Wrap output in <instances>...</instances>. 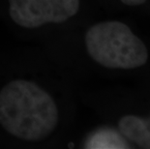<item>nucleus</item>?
<instances>
[{
    "instance_id": "1",
    "label": "nucleus",
    "mask_w": 150,
    "mask_h": 149,
    "mask_svg": "<svg viewBox=\"0 0 150 149\" xmlns=\"http://www.w3.org/2000/svg\"><path fill=\"white\" fill-rule=\"evenodd\" d=\"M71 81L40 46L0 49V147L69 145Z\"/></svg>"
},
{
    "instance_id": "2",
    "label": "nucleus",
    "mask_w": 150,
    "mask_h": 149,
    "mask_svg": "<svg viewBox=\"0 0 150 149\" xmlns=\"http://www.w3.org/2000/svg\"><path fill=\"white\" fill-rule=\"evenodd\" d=\"M84 0H0V23L15 39L39 45L74 29Z\"/></svg>"
},
{
    "instance_id": "3",
    "label": "nucleus",
    "mask_w": 150,
    "mask_h": 149,
    "mask_svg": "<svg viewBox=\"0 0 150 149\" xmlns=\"http://www.w3.org/2000/svg\"><path fill=\"white\" fill-rule=\"evenodd\" d=\"M81 41L85 55L101 68L127 71L148 61L145 44L123 21L107 20L89 25Z\"/></svg>"
},
{
    "instance_id": "4",
    "label": "nucleus",
    "mask_w": 150,
    "mask_h": 149,
    "mask_svg": "<svg viewBox=\"0 0 150 149\" xmlns=\"http://www.w3.org/2000/svg\"><path fill=\"white\" fill-rule=\"evenodd\" d=\"M117 131L128 141L140 148L150 149V115L140 117L125 114L117 121Z\"/></svg>"
},
{
    "instance_id": "5",
    "label": "nucleus",
    "mask_w": 150,
    "mask_h": 149,
    "mask_svg": "<svg viewBox=\"0 0 150 149\" xmlns=\"http://www.w3.org/2000/svg\"><path fill=\"white\" fill-rule=\"evenodd\" d=\"M84 148H130L128 141L117 130L103 128L91 133L83 141Z\"/></svg>"
},
{
    "instance_id": "6",
    "label": "nucleus",
    "mask_w": 150,
    "mask_h": 149,
    "mask_svg": "<svg viewBox=\"0 0 150 149\" xmlns=\"http://www.w3.org/2000/svg\"><path fill=\"white\" fill-rule=\"evenodd\" d=\"M121 2V4L125 5V6H130V7H133V6H140L143 5L146 2V0H119Z\"/></svg>"
}]
</instances>
